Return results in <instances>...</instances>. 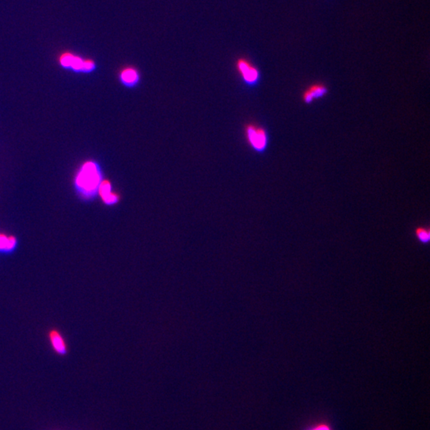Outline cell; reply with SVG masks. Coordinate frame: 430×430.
<instances>
[{"label":"cell","mask_w":430,"mask_h":430,"mask_svg":"<svg viewBox=\"0 0 430 430\" xmlns=\"http://www.w3.org/2000/svg\"><path fill=\"white\" fill-rule=\"evenodd\" d=\"M49 338L52 347L57 354L60 355L66 354V344L64 338L62 337V334L58 330L53 329L50 331L49 333Z\"/></svg>","instance_id":"obj_4"},{"label":"cell","mask_w":430,"mask_h":430,"mask_svg":"<svg viewBox=\"0 0 430 430\" xmlns=\"http://www.w3.org/2000/svg\"><path fill=\"white\" fill-rule=\"evenodd\" d=\"M120 78L124 83L132 85L138 82L139 75H138V72L135 69L132 68V67H129L121 72Z\"/></svg>","instance_id":"obj_7"},{"label":"cell","mask_w":430,"mask_h":430,"mask_svg":"<svg viewBox=\"0 0 430 430\" xmlns=\"http://www.w3.org/2000/svg\"><path fill=\"white\" fill-rule=\"evenodd\" d=\"M415 235L422 244H428L430 240V229L426 227H417L415 231Z\"/></svg>","instance_id":"obj_9"},{"label":"cell","mask_w":430,"mask_h":430,"mask_svg":"<svg viewBox=\"0 0 430 430\" xmlns=\"http://www.w3.org/2000/svg\"><path fill=\"white\" fill-rule=\"evenodd\" d=\"M327 93H328V89L324 84H313L308 90L304 92V95H303V100L307 104H310L315 99L323 98Z\"/></svg>","instance_id":"obj_5"},{"label":"cell","mask_w":430,"mask_h":430,"mask_svg":"<svg viewBox=\"0 0 430 430\" xmlns=\"http://www.w3.org/2000/svg\"><path fill=\"white\" fill-rule=\"evenodd\" d=\"M99 194L107 204H113L118 200L117 195L112 192L111 183L108 180H104L99 184Z\"/></svg>","instance_id":"obj_6"},{"label":"cell","mask_w":430,"mask_h":430,"mask_svg":"<svg viewBox=\"0 0 430 430\" xmlns=\"http://www.w3.org/2000/svg\"><path fill=\"white\" fill-rule=\"evenodd\" d=\"M93 66H94V64H93V62L92 61H85V62H83L82 69H84L85 71H89V70H91L92 69H93Z\"/></svg>","instance_id":"obj_12"},{"label":"cell","mask_w":430,"mask_h":430,"mask_svg":"<svg viewBox=\"0 0 430 430\" xmlns=\"http://www.w3.org/2000/svg\"><path fill=\"white\" fill-rule=\"evenodd\" d=\"M247 136L248 142L253 149L257 151H263L267 144V136L264 129L262 128L249 125L247 128Z\"/></svg>","instance_id":"obj_2"},{"label":"cell","mask_w":430,"mask_h":430,"mask_svg":"<svg viewBox=\"0 0 430 430\" xmlns=\"http://www.w3.org/2000/svg\"><path fill=\"white\" fill-rule=\"evenodd\" d=\"M73 58V56L71 54H66V55L62 56V59H61L62 66L66 67L71 66Z\"/></svg>","instance_id":"obj_11"},{"label":"cell","mask_w":430,"mask_h":430,"mask_svg":"<svg viewBox=\"0 0 430 430\" xmlns=\"http://www.w3.org/2000/svg\"><path fill=\"white\" fill-rule=\"evenodd\" d=\"M16 246V238L14 236H7L0 234V250L9 252Z\"/></svg>","instance_id":"obj_8"},{"label":"cell","mask_w":430,"mask_h":430,"mask_svg":"<svg viewBox=\"0 0 430 430\" xmlns=\"http://www.w3.org/2000/svg\"><path fill=\"white\" fill-rule=\"evenodd\" d=\"M83 61L78 57H73V62H72L71 67L76 70H80L82 69L83 67Z\"/></svg>","instance_id":"obj_10"},{"label":"cell","mask_w":430,"mask_h":430,"mask_svg":"<svg viewBox=\"0 0 430 430\" xmlns=\"http://www.w3.org/2000/svg\"><path fill=\"white\" fill-rule=\"evenodd\" d=\"M237 69L242 73V77L246 82L249 84L257 82L259 73L255 67H253L249 62L245 59H240L237 62Z\"/></svg>","instance_id":"obj_3"},{"label":"cell","mask_w":430,"mask_h":430,"mask_svg":"<svg viewBox=\"0 0 430 430\" xmlns=\"http://www.w3.org/2000/svg\"><path fill=\"white\" fill-rule=\"evenodd\" d=\"M76 183L84 193H93L100 184V174L95 164L85 163L78 174Z\"/></svg>","instance_id":"obj_1"},{"label":"cell","mask_w":430,"mask_h":430,"mask_svg":"<svg viewBox=\"0 0 430 430\" xmlns=\"http://www.w3.org/2000/svg\"><path fill=\"white\" fill-rule=\"evenodd\" d=\"M312 430H331L330 428L328 427V426H325V425H319V426H316L315 428L313 429Z\"/></svg>","instance_id":"obj_13"}]
</instances>
